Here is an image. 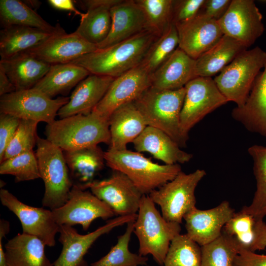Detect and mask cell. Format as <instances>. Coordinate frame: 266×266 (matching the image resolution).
<instances>
[{
	"label": "cell",
	"mask_w": 266,
	"mask_h": 266,
	"mask_svg": "<svg viewBox=\"0 0 266 266\" xmlns=\"http://www.w3.org/2000/svg\"><path fill=\"white\" fill-rule=\"evenodd\" d=\"M196 60L178 47L168 59L150 74L151 86L160 90H177L183 88L195 74Z\"/></svg>",
	"instance_id": "cell-23"
},
{
	"label": "cell",
	"mask_w": 266,
	"mask_h": 266,
	"mask_svg": "<svg viewBox=\"0 0 266 266\" xmlns=\"http://www.w3.org/2000/svg\"><path fill=\"white\" fill-rule=\"evenodd\" d=\"M181 230L180 224L165 219L149 196H143L133 231L139 241V254L151 255L158 265L164 266L170 244Z\"/></svg>",
	"instance_id": "cell-5"
},
{
	"label": "cell",
	"mask_w": 266,
	"mask_h": 266,
	"mask_svg": "<svg viewBox=\"0 0 266 266\" xmlns=\"http://www.w3.org/2000/svg\"><path fill=\"white\" fill-rule=\"evenodd\" d=\"M35 154L44 184L42 204L52 210L66 202L74 184L62 149L38 136Z\"/></svg>",
	"instance_id": "cell-6"
},
{
	"label": "cell",
	"mask_w": 266,
	"mask_h": 266,
	"mask_svg": "<svg viewBox=\"0 0 266 266\" xmlns=\"http://www.w3.org/2000/svg\"><path fill=\"white\" fill-rule=\"evenodd\" d=\"M111 26L106 39L97 46L104 48L147 30L144 13L135 0H122L110 9Z\"/></svg>",
	"instance_id": "cell-21"
},
{
	"label": "cell",
	"mask_w": 266,
	"mask_h": 266,
	"mask_svg": "<svg viewBox=\"0 0 266 266\" xmlns=\"http://www.w3.org/2000/svg\"><path fill=\"white\" fill-rule=\"evenodd\" d=\"M231 0H205L201 13L211 19L218 20L228 10Z\"/></svg>",
	"instance_id": "cell-46"
},
{
	"label": "cell",
	"mask_w": 266,
	"mask_h": 266,
	"mask_svg": "<svg viewBox=\"0 0 266 266\" xmlns=\"http://www.w3.org/2000/svg\"><path fill=\"white\" fill-rule=\"evenodd\" d=\"M266 65V52L257 46L240 53L214 78L218 88L237 107L246 101L253 83Z\"/></svg>",
	"instance_id": "cell-7"
},
{
	"label": "cell",
	"mask_w": 266,
	"mask_h": 266,
	"mask_svg": "<svg viewBox=\"0 0 266 266\" xmlns=\"http://www.w3.org/2000/svg\"><path fill=\"white\" fill-rule=\"evenodd\" d=\"M0 200L2 205L19 219L22 233L39 238L46 246L55 245V236L60 226L55 221L51 210L25 204L3 188L0 190Z\"/></svg>",
	"instance_id": "cell-15"
},
{
	"label": "cell",
	"mask_w": 266,
	"mask_h": 266,
	"mask_svg": "<svg viewBox=\"0 0 266 266\" xmlns=\"http://www.w3.org/2000/svg\"><path fill=\"white\" fill-rule=\"evenodd\" d=\"M151 85L150 74L140 65L115 78L92 111L109 120L116 109L134 101Z\"/></svg>",
	"instance_id": "cell-16"
},
{
	"label": "cell",
	"mask_w": 266,
	"mask_h": 266,
	"mask_svg": "<svg viewBox=\"0 0 266 266\" xmlns=\"http://www.w3.org/2000/svg\"><path fill=\"white\" fill-rule=\"evenodd\" d=\"M0 174L14 176L16 182L40 178L35 153L26 152L2 161L0 163Z\"/></svg>",
	"instance_id": "cell-40"
},
{
	"label": "cell",
	"mask_w": 266,
	"mask_h": 266,
	"mask_svg": "<svg viewBox=\"0 0 266 266\" xmlns=\"http://www.w3.org/2000/svg\"><path fill=\"white\" fill-rule=\"evenodd\" d=\"M64 31L65 30L62 29L55 33H49L22 26H11L2 28L0 32L1 60L27 52L52 35Z\"/></svg>",
	"instance_id": "cell-29"
},
{
	"label": "cell",
	"mask_w": 266,
	"mask_h": 266,
	"mask_svg": "<svg viewBox=\"0 0 266 266\" xmlns=\"http://www.w3.org/2000/svg\"><path fill=\"white\" fill-rule=\"evenodd\" d=\"M266 247V224L263 220L256 221L255 224V239L250 251L255 252Z\"/></svg>",
	"instance_id": "cell-47"
},
{
	"label": "cell",
	"mask_w": 266,
	"mask_h": 266,
	"mask_svg": "<svg viewBox=\"0 0 266 266\" xmlns=\"http://www.w3.org/2000/svg\"><path fill=\"white\" fill-rule=\"evenodd\" d=\"M137 214L118 216L86 234L79 233L73 227L60 226L59 241L63 247L53 266H88L84 257L93 243L101 235L117 227L135 220Z\"/></svg>",
	"instance_id": "cell-14"
},
{
	"label": "cell",
	"mask_w": 266,
	"mask_h": 266,
	"mask_svg": "<svg viewBox=\"0 0 266 266\" xmlns=\"http://www.w3.org/2000/svg\"><path fill=\"white\" fill-rule=\"evenodd\" d=\"M200 266H233L240 246L233 237L222 232L219 237L201 246Z\"/></svg>",
	"instance_id": "cell-36"
},
{
	"label": "cell",
	"mask_w": 266,
	"mask_h": 266,
	"mask_svg": "<svg viewBox=\"0 0 266 266\" xmlns=\"http://www.w3.org/2000/svg\"><path fill=\"white\" fill-rule=\"evenodd\" d=\"M185 95L180 115L183 134L189 137V131L207 115L228 100L210 77H197L185 86Z\"/></svg>",
	"instance_id": "cell-10"
},
{
	"label": "cell",
	"mask_w": 266,
	"mask_h": 266,
	"mask_svg": "<svg viewBox=\"0 0 266 266\" xmlns=\"http://www.w3.org/2000/svg\"><path fill=\"white\" fill-rule=\"evenodd\" d=\"M90 74L84 67L74 64L52 65L33 88L53 99L58 95L66 94Z\"/></svg>",
	"instance_id": "cell-30"
},
{
	"label": "cell",
	"mask_w": 266,
	"mask_h": 266,
	"mask_svg": "<svg viewBox=\"0 0 266 266\" xmlns=\"http://www.w3.org/2000/svg\"><path fill=\"white\" fill-rule=\"evenodd\" d=\"M108 178L77 184L89 189L94 195L110 207L117 216L136 214L143 195L124 173L116 170Z\"/></svg>",
	"instance_id": "cell-12"
},
{
	"label": "cell",
	"mask_w": 266,
	"mask_h": 266,
	"mask_svg": "<svg viewBox=\"0 0 266 266\" xmlns=\"http://www.w3.org/2000/svg\"><path fill=\"white\" fill-rule=\"evenodd\" d=\"M104 159L108 167L126 174L145 195L172 180L182 171L179 164L159 165L127 149L108 148L104 152Z\"/></svg>",
	"instance_id": "cell-4"
},
{
	"label": "cell",
	"mask_w": 266,
	"mask_h": 266,
	"mask_svg": "<svg viewBox=\"0 0 266 266\" xmlns=\"http://www.w3.org/2000/svg\"><path fill=\"white\" fill-rule=\"evenodd\" d=\"M122 0L80 1L87 10L75 31L89 43L98 45L107 37L111 26L110 9Z\"/></svg>",
	"instance_id": "cell-26"
},
{
	"label": "cell",
	"mask_w": 266,
	"mask_h": 266,
	"mask_svg": "<svg viewBox=\"0 0 266 266\" xmlns=\"http://www.w3.org/2000/svg\"><path fill=\"white\" fill-rule=\"evenodd\" d=\"M232 117L248 131L266 137V65L256 77L248 98Z\"/></svg>",
	"instance_id": "cell-22"
},
{
	"label": "cell",
	"mask_w": 266,
	"mask_h": 266,
	"mask_svg": "<svg viewBox=\"0 0 266 266\" xmlns=\"http://www.w3.org/2000/svg\"><path fill=\"white\" fill-rule=\"evenodd\" d=\"M68 100L65 97L50 98L33 88L17 90L0 97V112L50 124Z\"/></svg>",
	"instance_id": "cell-9"
},
{
	"label": "cell",
	"mask_w": 266,
	"mask_h": 266,
	"mask_svg": "<svg viewBox=\"0 0 266 266\" xmlns=\"http://www.w3.org/2000/svg\"><path fill=\"white\" fill-rule=\"evenodd\" d=\"M142 10L147 30L158 37L172 25L173 0H135Z\"/></svg>",
	"instance_id": "cell-38"
},
{
	"label": "cell",
	"mask_w": 266,
	"mask_h": 266,
	"mask_svg": "<svg viewBox=\"0 0 266 266\" xmlns=\"http://www.w3.org/2000/svg\"><path fill=\"white\" fill-rule=\"evenodd\" d=\"M248 152L253 161L256 190L252 203L242 210L256 221L263 220L266 215V146L253 145L248 148Z\"/></svg>",
	"instance_id": "cell-34"
},
{
	"label": "cell",
	"mask_w": 266,
	"mask_h": 266,
	"mask_svg": "<svg viewBox=\"0 0 266 266\" xmlns=\"http://www.w3.org/2000/svg\"><path fill=\"white\" fill-rule=\"evenodd\" d=\"M0 21L2 28L22 26L49 33L63 29L59 25H51L24 1L19 0H0Z\"/></svg>",
	"instance_id": "cell-33"
},
{
	"label": "cell",
	"mask_w": 266,
	"mask_h": 266,
	"mask_svg": "<svg viewBox=\"0 0 266 266\" xmlns=\"http://www.w3.org/2000/svg\"><path fill=\"white\" fill-rule=\"evenodd\" d=\"M159 37L146 30L110 46L98 49L70 64L84 67L91 74L116 78L140 65Z\"/></svg>",
	"instance_id": "cell-1"
},
{
	"label": "cell",
	"mask_w": 266,
	"mask_h": 266,
	"mask_svg": "<svg viewBox=\"0 0 266 266\" xmlns=\"http://www.w3.org/2000/svg\"><path fill=\"white\" fill-rule=\"evenodd\" d=\"M45 246L35 236L18 233L4 245L8 266H53L46 255Z\"/></svg>",
	"instance_id": "cell-28"
},
{
	"label": "cell",
	"mask_w": 266,
	"mask_h": 266,
	"mask_svg": "<svg viewBox=\"0 0 266 266\" xmlns=\"http://www.w3.org/2000/svg\"><path fill=\"white\" fill-rule=\"evenodd\" d=\"M246 49L239 42L224 35L216 45L196 60V77H211Z\"/></svg>",
	"instance_id": "cell-31"
},
{
	"label": "cell",
	"mask_w": 266,
	"mask_h": 266,
	"mask_svg": "<svg viewBox=\"0 0 266 266\" xmlns=\"http://www.w3.org/2000/svg\"><path fill=\"white\" fill-rule=\"evenodd\" d=\"M64 154L71 179L77 180V184L93 181L104 166V152L98 145L64 151Z\"/></svg>",
	"instance_id": "cell-32"
},
{
	"label": "cell",
	"mask_w": 266,
	"mask_h": 266,
	"mask_svg": "<svg viewBox=\"0 0 266 266\" xmlns=\"http://www.w3.org/2000/svg\"><path fill=\"white\" fill-rule=\"evenodd\" d=\"M217 22L224 35L247 48L265 31L262 15L253 0H232L228 10Z\"/></svg>",
	"instance_id": "cell-13"
},
{
	"label": "cell",
	"mask_w": 266,
	"mask_h": 266,
	"mask_svg": "<svg viewBox=\"0 0 266 266\" xmlns=\"http://www.w3.org/2000/svg\"><path fill=\"white\" fill-rule=\"evenodd\" d=\"M177 29L172 24L152 45L141 65L151 74L157 70L178 47Z\"/></svg>",
	"instance_id": "cell-39"
},
{
	"label": "cell",
	"mask_w": 266,
	"mask_h": 266,
	"mask_svg": "<svg viewBox=\"0 0 266 266\" xmlns=\"http://www.w3.org/2000/svg\"><path fill=\"white\" fill-rule=\"evenodd\" d=\"M135 220L127 223L125 233L119 236L117 242L107 254L90 266H140L146 265L148 258L132 253L129 248L131 235L134 231Z\"/></svg>",
	"instance_id": "cell-35"
},
{
	"label": "cell",
	"mask_w": 266,
	"mask_h": 266,
	"mask_svg": "<svg viewBox=\"0 0 266 266\" xmlns=\"http://www.w3.org/2000/svg\"><path fill=\"white\" fill-rule=\"evenodd\" d=\"M201 246L186 234L177 235L171 241L164 266H200Z\"/></svg>",
	"instance_id": "cell-37"
},
{
	"label": "cell",
	"mask_w": 266,
	"mask_h": 266,
	"mask_svg": "<svg viewBox=\"0 0 266 266\" xmlns=\"http://www.w3.org/2000/svg\"><path fill=\"white\" fill-rule=\"evenodd\" d=\"M175 26L178 47L195 60L213 47L224 35L217 20L200 12L190 20Z\"/></svg>",
	"instance_id": "cell-17"
},
{
	"label": "cell",
	"mask_w": 266,
	"mask_h": 266,
	"mask_svg": "<svg viewBox=\"0 0 266 266\" xmlns=\"http://www.w3.org/2000/svg\"><path fill=\"white\" fill-rule=\"evenodd\" d=\"M185 95V87L169 90L150 86L133 101L147 126L163 131L180 147L186 146L189 138L182 133L180 124Z\"/></svg>",
	"instance_id": "cell-3"
},
{
	"label": "cell",
	"mask_w": 266,
	"mask_h": 266,
	"mask_svg": "<svg viewBox=\"0 0 266 266\" xmlns=\"http://www.w3.org/2000/svg\"><path fill=\"white\" fill-rule=\"evenodd\" d=\"M4 237L2 235H0V266H8L5 251L2 246V239Z\"/></svg>",
	"instance_id": "cell-50"
},
{
	"label": "cell",
	"mask_w": 266,
	"mask_h": 266,
	"mask_svg": "<svg viewBox=\"0 0 266 266\" xmlns=\"http://www.w3.org/2000/svg\"><path fill=\"white\" fill-rule=\"evenodd\" d=\"M24 2L33 9L34 8L39 6L40 4V1L37 0H26Z\"/></svg>",
	"instance_id": "cell-51"
},
{
	"label": "cell",
	"mask_w": 266,
	"mask_h": 266,
	"mask_svg": "<svg viewBox=\"0 0 266 266\" xmlns=\"http://www.w3.org/2000/svg\"><path fill=\"white\" fill-rule=\"evenodd\" d=\"M51 66L27 52L0 62V66L16 91L33 88L47 73Z\"/></svg>",
	"instance_id": "cell-27"
},
{
	"label": "cell",
	"mask_w": 266,
	"mask_h": 266,
	"mask_svg": "<svg viewBox=\"0 0 266 266\" xmlns=\"http://www.w3.org/2000/svg\"><path fill=\"white\" fill-rule=\"evenodd\" d=\"M110 143L109 148L122 150L127 149L141 133L147 125L133 101L118 107L109 119Z\"/></svg>",
	"instance_id": "cell-25"
},
{
	"label": "cell",
	"mask_w": 266,
	"mask_h": 266,
	"mask_svg": "<svg viewBox=\"0 0 266 266\" xmlns=\"http://www.w3.org/2000/svg\"><path fill=\"white\" fill-rule=\"evenodd\" d=\"M255 222L252 215L241 209L234 213L225 225L222 232L234 237L240 248L250 251L255 239Z\"/></svg>",
	"instance_id": "cell-41"
},
{
	"label": "cell",
	"mask_w": 266,
	"mask_h": 266,
	"mask_svg": "<svg viewBox=\"0 0 266 266\" xmlns=\"http://www.w3.org/2000/svg\"><path fill=\"white\" fill-rule=\"evenodd\" d=\"M21 119L10 114H0V162L12 139L20 122Z\"/></svg>",
	"instance_id": "cell-44"
},
{
	"label": "cell",
	"mask_w": 266,
	"mask_h": 266,
	"mask_svg": "<svg viewBox=\"0 0 266 266\" xmlns=\"http://www.w3.org/2000/svg\"><path fill=\"white\" fill-rule=\"evenodd\" d=\"M52 211L59 226L79 225L84 231L96 219L107 220L116 216L106 203L77 184H73L66 202Z\"/></svg>",
	"instance_id": "cell-11"
},
{
	"label": "cell",
	"mask_w": 266,
	"mask_h": 266,
	"mask_svg": "<svg viewBox=\"0 0 266 266\" xmlns=\"http://www.w3.org/2000/svg\"><path fill=\"white\" fill-rule=\"evenodd\" d=\"M49 3L54 8L70 11L74 13L76 15L81 17V19L83 18L86 13H83L78 10L74 5L73 1L71 0H49Z\"/></svg>",
	"instance_id": "cell-48"
},
{
	"label": "cell",
	"mask_w": 266,
	"mask_h": 266,
	"mask_svg": "<svg viewBox=\"0 0 266 266\" xmlns=\"http://www.w3.org/2000/svg\"><path fill=\"white\" fill-rule=\"evenodd\" d=\"M115 78L91 74L75 87L68 102L61 108L57 115L63 119L89 114L102 99Z\"/></svg>",
	"instance_id": "cell-20"
},
{
	"label": "cell",
	"mask_w": 266,
	"mask_h": 266,
	"mask_svg": "<svg viewBox=\"0 0 266 266\" xmlns=\"http://www.w3.org/2000/svg\"><path fill=\"white\" fill-rule=\"evenodd\" d=\"M133 143L136 152H148L166 165L184 164L193 158L164 132L149 126Z\"/></svg>",
	"instance_id": "cell-24"
},
{
	"label": "cell",
	"mask_w": 266,
	"mask_h": 266,
	"mask_svg": "<svg viewBox=\"0 0 266 266\" xmlns=\"http://www.w3.org/2000/svg\"><path fill=\"white\" fill-rule=\"evenodd\" d=\"M98 49L97 45L87 41L75 32L67 33L64 31L27 52L52 65L70 63Z\"/></svg>",
	"instance_id": "cell-18"
},
{
	"label": "cell",
	"mask_w": 266,
	"mask_h": 266,
	"mask_svg": "<svg viewBox=\"0 0 266 266\" xmlns=\"http://www.w3.org/2000/svg\"><path fill=\"white\" fill-rule=\"evenodd\" d=\"M205 175L203 169H198L189 174L181 171L148 196L160 207L165 219L180 224L184 216L196 207L195 189Z\"/></svg>",
	"instance_id": "cell-8"
},
{
	"label": "cell",
	"mask_w": 266,
	"mask_h": 266,
	"mask_svg": "<svg viewBox=\"0 0 266 266\" xmlns=\"http://www.w3.org/2000/svg\"><path fill=\"white\" fill-rule=\"evenodd\" d=\"M38 123L31 120L21 119L0 163L15 156L33 151L38 138L36 130Z\"/></svg>",
	"instance_id": "cell-42"
},
{
	"label": "cell",
	"mask_w": 266,
	"mask_h": 266,
	"mask_svg": "<svg viewBox=\"0 0 266 266\" xmlns=\"http://www.w3.org/2000/svg\"><path fill=\"white\" fill-rule=\"evenodd\" d=\"M45 134L64 151L110 143L109 120L93 111L55 120L47 124Z\"/></svg>",
	"instance_id": "cell-2"
},
{
	"label": "cell",
	"mask_w": 266,
	"mask_h": 266,
	"mask_svg": "<svg viewBox=\"0 0 266 266\" xmlns=\"http://www.w3.org/2000/svg\"><path fill=\"white\" fill-rule=\"evenodd\" d=\"M234 213L227 200L207 210L196 207L183 218L186 234L200 246L207 244L220 236L225 225Z\"/></svg>",
	"instance_id": "cell-19"
},
{
	"label": "cell",
	"mask_w": 266,
	"mask_h": 266,
	"mask_svg": "<svg viewBox=\"0 0 266 266\" xmlns=\"http://www.w3.org/2000/svg\"><path fill=\"white\" fill-rule=\"evenodd\" d=\"M233 266H266V255L240 248Z\"/></svg>",
	"instance_id": "cell-45"
},
{
	"label": "cell",
	"mask_w": 266,
	"mask_h": 266,
	"mask_svg": "<svg viewBox=\"0 0 266 266\" xmlns=\"http://www.w3.org/2000/svg\"><path fill=\"white\" fill-rule=\"evenodd\" d=\"M16 91V89L6 74L2 66H0V96Z\"/></svg>",
	"instance_id": "cell-49"
},
{
	"label": "cell",
	"mask_w": 266,
	"mask_h": 266,
	"mask_svg": "<svg viewBox=\"0 0 266 266\" xmlns=\"http://www.w3.org/2000/svg\"><path fill=\"white\" fill-rule=\"evenodd\" d=\"M205 0H173L172 24L176 25L195 17L201 9Z\"/></svg>",
	"instance_id": "cell-43"
}]
</instances>
